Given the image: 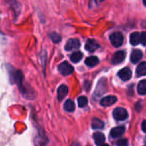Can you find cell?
<instances>
[{
	"instance_id": "52a82bcc",
	"label": "cell",
	"mask_w": 146,
	"mask_h": 146,
	"mask_svg": "<svg viewBox=\"0 0 146 146\" xmlns=\"http://www.w3.org/2000/svg\"><path fill=\"white\" fill-rule=\"evenodd\" d=\"M125 58V52L124 51H118L114 53L112 58V64H121Z\"/></svg>"
},
{
	"instance_id": "44dd1931",
	"label": "cell",
	"mask_w": 146,
	"mask_h": 146,
	"mask_svg": "<svg viewBox=\"0 0 146 146\" xmlns=\"http://www.w3.org/2000/svg\"><path fill=\"white\" fill-rule=\"evenodd\" d=\"M11 1V8L13 9L16 16L19 15L20 13V10H21V6L17 2V0H10Z\"/></svg>"
},
{
	"instance_id": "83f0119b",
	"label": "cell",
	"mask_w": 146,
	"mask_h": 146,
	"mask_svg": "<svg viewBox=\"0 0 146 146\" xmlns=\"http://www.w3.org/2000/svg\"><path fill=\"white\" fill-rule=\"evenodd\" d=\"M99 146H109V145L107 144V143H102V144H101V145H99Z\"/></svg>"
},
{
	"instance_id": "4316f807",
	"label": "cell",
	"mask_w": 146,
	"mask_h": 146,
	"mask_svg": "<svg viewBox=\"0 0 146 146\" xmlns=\"http://www.w3.org/2000/svg\"><path fill=\"white\" fill-rule=\"evenodd\" d=\"M143 5L146 7V0H143Z\"/></svg>"
},
{
	"instance_id": "ba28073f",
	"label": "cell",
	"mask_w": 146,
	"mask_h": 146,
	"mask_svg": "<svg viewBox=\"0 0 146 146\" xmlns=\"http://www.w3.org/2000/svg\"><path fill=\"white\" fill-rule=\"evenodd\" d=\"M117 100L118 99L115 96H107L101 100L100 103L103 107H109L113 105L117 102Z\"/></svg>"
},
{
	"instance_id": "603a6c76",
	"label": "cell",
	"mask_w": 146,
	"mask_h": 146,
	"mask_svg": "<svg viewBox=\"0 0 146 146\" xmlns=\"http://www.w3.org/2000/svg\"><path fill=\"white\" fill-rule=\"evenodd\" d=\"M49 36L54 43H59L61 41V36L56 33H51Z\"/></svg>"
},
{
	"instance_id": "4fadbf2b",
	"label": "cell",
	"mask_w": 146,
	"mask_h": 146,
	"mask_svg": "<svg viewBox=\"0 0 146 146\" xmlns=\"http://www.w3.org/2000/svg\"><path fill=\"white\" fill-rule=\"evenodd\" d=\"M136 75L137 77L146 76V61H143L138 64L136 70Z\"/></svg>"
},
{
	"instance_id": "9c48e42d",
	"label": "cell",
	"mask_w": 146,
	"mask_h": 146,
	"mask_svg": "<svg viewBox=\"0 0 146 146\" xmlns=\"http://www.w3.org/2000/svg\"><path fill=\"white\" fill-rule=\"evenodd\" d=\"M99 46H99L98 42L94 39H90L85 43V49H86V51H88L90 52H95L97 48H99Z\"/></svg>"
},
{
	"instance_id": "30bf717a",
	"label": "cell",
	"mask_w": 146,
	"mask_h": 146,
	"mask_svg": "<svg viewBox=\"0 0 146 146\" xmlns=\"http://www.w3.org/2000/svg\"><path fill=\"white\" fill-rule=\"evenodd\" d=\"M69 92V89L66 85L62 84L58 87V101H63L64 99V97L68 95Z\"/></svg>"
},
{
	"instance_id": "277c9868",
	"label": "cell",
	"mask_w": 146,
	"mask_h": 146,
	"mask_svg": "<svg viewBox=\"0 0 146 146\" xmlns=\"http://www.w3.org/2000/svg\"><path fill=\"white\" fill-rule=\"evenodd\" d=\"M113 116L116 120L122 121V120H125L128 118V113L123 108H117L113 110Z\"/></svg>"
},
{
	"instance_id": "d4e9b609",
	"label": "cell",
	"mask_w": 146,
	"mask_h": 146,
	"mask_svg": "<svg viewBox=\"0 0 146 146\" xmlns=\"http://www.w3.org/2000/svg\"><path fill=\"white\" fill-rule=\"evenodd\" d=\"M117 145L118 146H128V140L127 139H125V138L120 139V140L118 141Z\"/></svg>"
},
{
	"instance_id": "cb8c5ba5",
	"label": "cell",
	"mask_w": 146,
	"mask_h": 146,
	"mask_svg": "<svg viewBox=\"0 0 146 146\" xmlns=\"http://www.w3.org/2000/svg\"><path fill=\"white\" fill-rule=\"evenodd\" d=\"M140 41L143 46L146 45V31L141 33V35H140Z\"/></svg>"
},
{
	"instance_id": "8fae6325",
	"label": "cell",
	"mask_w": 146,
	"mask_h": 146,
	"mask_svg": "<svg viewBox=\"0 0 146 146\" xmlns=\"http://www.w3.org/2000/svg\"><path fill=\"white\" fill-rule=\"evenodd\" d=\"M142 58H143V52L140 50L134 49L131 52V63L137 64L141 60Z\"/></svg>"
},
{
	"instance_id": "6da1fadb",
	"label": "cell",
	"mask_w": 146,
	"mask_h": 146,
	"mask_svg": "<svg viewBox=\"0 0 146 146\" xmlns=\"http://www.w3.org/2000/svg\"><path fill=\"white\" fill-rule=\"evenodd\" d=\"M10 77L12 80L13 83H16L17 84V87L19 88L20 92L22 93V95L27 98V99H32L33 98V91L29 89V87H26V85L24 84V79H23V76L21 70H15L13 69V67H11V69L8 70Z\"/></svg>"
},
{
	"instance_id": "3957f363",
	"label": "cell",
	"mask_w": 146,
	"mask_h": 146,
	"mask_svg": "<svg viewBox=\"0 0 146 146\" xmlns=\"http://www.w3.org/2000/svg\"><path fill=\"white\" fill-rule=\"evenodd\" d=\"M58 71L60 72V74H62L63 76H69L74 70V68L72 67V65H70L67 61H64L63 63H61L58 66Z\"/></svg>"
},
{
	"instance_id": "e0dca14e",
	"label": "cell",
	"mask_w": 146,
	"mask_h": 146,
	"mask_svg": "<svg viewBox=\"0 0 146 146\" xmlns=\"http://www.w3.org/2000/svg\"><path fill=\"white\" fill-rule=\"evenodd\" d=\"M64 108L67 112H70V113L73 112V111L75 110V108H76V106H75L74 102H73L72 100H70V99L67 100L64 102Z\"/></svg>"
},
{
	"instance_id": "d6986e66",
	"label": "cell",
	"mask_w": 146,
	"mask_h": 146,
	"mask_svg": "<svg viewBox=\"0 0 146 146\" xmlns=\"http://www.w3.org/2000/svg\"><path fill=\"white\" fill-rule=\"evenodd\" d=\"M137 93L141 96H143L146 94V80H142L137 84Z\"/></svg>"
},
{
	"instance_id": "7c38bea8",
	"label": "cell",
	"mask_w": 146,
	"mask_h": 146,
	"mask_svg": "<svg viewBox=\"0 0 146 146\" xmlns=\"http://www.w3.org/2000/svg\"><path fill=\"white\" fill-rule=\"evenodd\" d=\"M124 132H125V127L124 126H118V127H114L111 130L110 135L112 137L116 138V137L122 136L124 134Z\"/></svg>"
},
{
	"instance_id": "5bb4252c",
	"label": "cell",
	"mask_w": 146,
	"mask_h": 146,
	"mask_svg": "<svg viewBox=\"0 0 146 146\" xmlns=\"http://www.w3.org/2000/svg\"><path fill=\"white\" fill-rule=\"evenodd\" d=\"M140 33L138 32H133L130 35V43L132 45V46H137L138 45L139 43H141L140 41Z\"/></svg>"
},
{
	"instance_id": "8992f818",
	"label": "cell",
	"mask_w": 146,
	"mask_h": 146,
	"mask_svg": "<svg viewBox=\"0 0 146 146\" xmlns=\"http://www.w3.org/2000/svg\"><path fill=\"white\" fill-rule=\"evenodd\" d=\"M118 76L122 81H128V80H130L131 78L132 72L128 67H125V68L121 69L118 72Z\"/></svg>"
},
{
	"instance_id": "2e32d148",
	"label": "cell",
	"mask_w": 146,
	"mask_h": 146,
	"mask_svg": "<svg viewBox=\"0 0 146 146\" xmlns=\"http://www.w3.org/2000/svg\"><path fill=\"white\" fill-rule=\"evenodd\" d=\"M94 140L96 142V144L99 146V145L104 143V142H105V136L102 132H96L94 134Z\"/></svg>"
},
{
	"instance_id": "5b68a950",
	"label": "cell",
	"mask_w": 146,
	"mask_h": 146,
	"mask_svg": "<svg viewBox=\"0 0 146 146\" xmlns=\"http://www.w3.org/2000/svg\"><path fill=\"white\" fill-rule=\"evenodd\" d=\"M81 46V43H80V40L78 39H76V38H73V39H70L65 46H64V49L69 52V51H72L74 49H78Z\"/></svg>"
},
{
	"instance_id": "7a4b0ae2",
	"label": "cell",
	"mask_w": 146,
	"mask_h": 146,
	"mask_svg": "<svg viewBox=\"0 0 146 146\" xmlns=\"http://www.w3.org/2000/svg\"><path fill=\"white\" fill-rule=\"evenodd\" d=\"M110 41L114 47H119L124 42V36L120 32H114L110 35Z\"/></svg>"
},
{
	"instance_id": "7402d4cb",
	"label": "cell",
	"mask_w": 146,
	"mask_h": 146,
	"mask_svg": "<svg viewBox=\"0 0 146 146\" xmlns=\"http://www.w3.org/2000/svg\"><path fill=\"white\" fill-rule=\"evenodd\" d=\"M78 103L80 108H84L88 104V99L86 96H79L78 99Z\"/></svg>"
},
{
	"instance_id": "ffe728a7",
	"label": "cell",
	"mask_w": 146,
	"mask_h": 146,
	"mask_svg": "<svg viewBox=\"0 0 146 146\" xmlns=\"http://www.w3.org/2000/svg\"><path fill=\"white\" fill-rule=\"evenodd\" d=\"M91 125L93 129H102L104 127V123L101 119L96 118V119H93Z\"/></svg>"
},
{
	"instance_id": "9a60e30c",
	"label": "cell",
	"mask_w": 146,
	"mask_h": 146,
	"mask_svg": "<svg viewBox=\"0 0 146 146\" xmlns=\"http://www.w3.org/2000/svg\"><path fill=\"white\" fill-rule=\"evenodd\" d=\"M98 63H99V59L96 56H91L85 59V64L89 67H94V66L97 65Z\"/></svg>"
},
{
	"instance_id": "ac0fdd59",
	"label": "cell",
	"mask_w": 146,
	"mask_h": 146,
	"mask_svg": "<svg viewBox=\"0 0 146 146\" xmlns=\"http://www.w3.org/2000/svg\"><path fill=\"white\" fill-rule=\"evenodd\" d=\"M82 58H83V53L79 51L73 52L70 55V61L73 63H78L82 60Z\"/></svg>"
},
{
	"instance_id": "484cf974",
	"label": "cell",
	"mask_w": 146,
	"mask_h": 146,
	"mask_svg": "<svg viewBox=\"0 0 146 146\" xmlns=\"http://www.w3.org/2000/svg\"><path fill=\"white\" fill-rule=\"evenodd\" d=\"M142 130H143V131H144L146 133V120L143 121V123H142Z\"/></svg>"
}]
</instances>
